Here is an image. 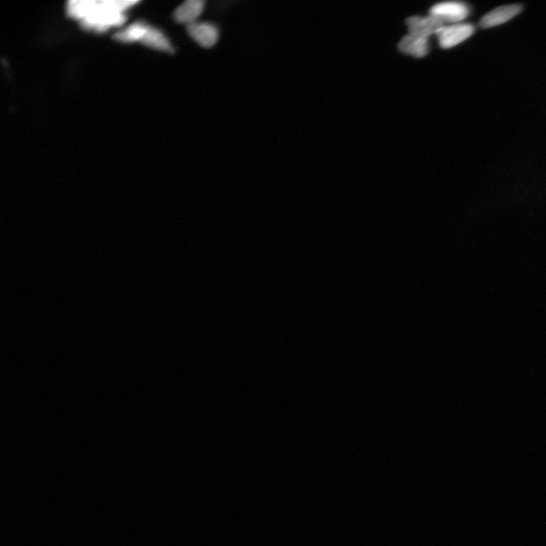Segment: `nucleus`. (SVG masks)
I'll use <instances>...</instances> for the list:
<instances>
[{"label": "nucleus", "instance_id": "f257e3e1", "mask_svg": "<svg viewBox=\"0 0 546 546\" xmlns=\"http://www.w3.org/2000/svg\"><path fill=\"white\" fill-rule=\"evenodd\" d=\"M137 3L130 0H71L67 3V14L78 20L84 29L103 32L121 26L126 20V11Z\"/></svg>", "mask_w": 546, "mask_h": 546}, {"label": "nucleus", "instance_id": "f03ea898", "mask_svg": "<svg viewBox=\"0 0 546 546\" xmlns=\"http://www.w3.org/2000/svg\"><path fill=\"white\" fill-rule=\"evenodd\" d=\"M475 28L470 24H454L444 26L436 33L439 44L443 49H450L464 42L475 33Z\"/></svg>", "mask_w": 546, "mask_h": 546}, {"label": "nucleus", "instance_id": "7ed1b4c3", "mask_svg": "<svg viewBox=\"0 0 546 546\" xmlns=\"http://www.w3.org/2000/svg\"><path fill=\"white\" fill-rule=\"evenodd\" d=\"M469 8L461 2H445L431 8L430 15L447 22H457L466 19Z\"/></svg>", "mask_w": 546, "mask_h": 546}, {"label": "nucleus", "instance_id": "20e7f679", "mask_svg": "<svg viewBox=\"0 0 546 546\" xmlns=\"http://www.w3.org/2000/svg\"><path fill=\"white\" fill-rule=\"evenodd\" d=\"M189 35L199 45L205 48L214 46L218 42L219 31L209 22H194L187 27Z\"/></svg>", "mask_w": 546, "mask_h": 546}, {"label": "nucleus", "instance_id": "39448f33", "mask_svg": "<svg viewBox=\"0 0 546 546\" xmlns=\"http://www.w3.org/2000/svg\"><path fill=\"white\" fill-rule=\"evenodd\" d=\"M410 34L429 38L432 35H436L439 29L444 27V22L433 15L428 17L413 16L406 21Z\"/></svg>", "mask_w": 546, "mask_h": 546}, {"label": "nucleus", "instance_id": "423d86ee", "mask_svg": "<svg viewBox=\"0 0 546 546\" xmlns=\"http://www.w3.org/2000/svg\"><path fill=\"white\" fill-rule=\"evenodd\" d=\"M522 10L523 6L521 5H509L496 8L481 19L479 26L482 28H490L500 26L515 17Z\"/></svg>", "mask_w": 546, "mask_h": 546}, {"label": "nucleus", "instance_id": "0eeeda50", "mask_svg": "<svg viewBox=\"0 0 546 546\" xmlns=\"http://www.w3.org/2000/svg\"><path fill=\"white\" fill-rule=\"evenodd\" d=\"M205 2L202 0H187L179 6L174 12V19L178 23L187 26L196 22L197 19L205 10Z\"/></svg>", "mask_w": 546, "mask_h": 546}, {"label": "nucleus", "instance_id": "6e6552de", "mask_svg": "<svg viewBox=\"0 0 546 546\" xmlns=\"http://www.w3.org/2000/svg\"><path fill=\"white\" fill-rule=\"evenodd\" d=\"M398 49L403 53L420 58L429 52V40L426 37L409 34L402 38Z\"/></svg>", "mask_w": 546, "mask_h": 546}, {"label": "nucleus", "instance_id": "1a4fd4ad", "mask_svg": "<svg viewBox=\"0 0 546 546\" xmlns=\"http://www.w3.org/2000/svg\"><path fill=\"white\" fill-rule=\"evenodd\" d=\"M139 42L157 51L166 52H172L173 51V46H171L169 40L164 34L158 29L149 26L146 28Z\"/></svg>", "mask_w": 546, "mask_h": 546}]
</instances>
